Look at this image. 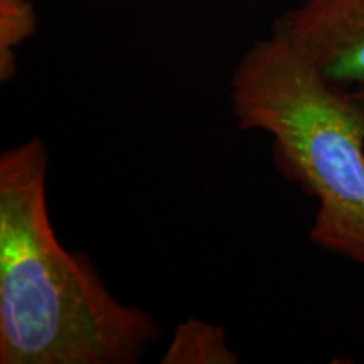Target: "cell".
I'll return each mask as SVG.
<instances>
[{"label": "cell", "instance_id": "5", "mask_svg": "<svg viewBox=\"0 0 364 364\" xmlns=\"http://www.w3.org/2000/svg\"><path fill=\"white\" fill-rule=\"evenodd\" d=\"M38 29L33 0H0V81L11 83L17 75V49Z\"/></svg>", "mask_w": 364, "mask_h": 364}, {"label": "cell", "instance_id": "6", "mask_svg": "<svg viewBox=\"0 0 364 364\" xmlns=\"http://www.w3.org/2000/svg\"><path fill=\"white\" fill-rule=\"evenodd\" d=\"M349 91H351V93L354 95V98H356L359 105H361V107L364 108V85L359 86V88H354V90H349Z\"/></svg>", "mask_w": 364, "mask_h": 364}, {"label": "cell", "instance_id": "7", "mask_svg": "<svg viewBox=\"0 0 364 364\" xmlns=\"http://www.w3.org/2000/svg\"><path fill=\"white\" fill-rule=\"evenodd\" d=\"M263 2H270V0H263Z\"/></svg>", "mask_w": 364, "mask_h": 364}, {"label": "cell", "instance_id": "2", "mask_svg": "<svg viewBox=\"0 0 364 364\" xmlns=\"http://www.w3.org/2000/svg\"><path fill=\"white\" fill-rule=\"evenodd\" d=\"M230 103L241 130L272 142L277 167L316 201L309 238L364 267V108L275 29L245 51Z\"/></svg>", "mask_w": 364, "mask_h": 364}, {"label": "cell", "instance_id": "3", "mask_svg": "<svg viewBox=\"0 0 364 364\" xmlns=\"http://www.w3.org/2000/svg\"><path fill=\"white\" fill-rule=\"evenodd\" d=\"M275 31L329 83L364 85V0H300Z\"/></svg>", "mask_w": 364, "mask_h": 364}, {"label": "cell", "instance_id": "1", "mask_svg": "<svg viewBox=\"0 0 364 364\" xmlns=\"http://www.w3.org/2000/svg\"><path fill=\"white\" fill-rule=\"evenodd\" d=\"M48 177L49 152L38 136L0 156V363H140L161 326L61 243Z\"/></svg>", "mask_w": 364, "mask_h": 364}, {"label": "cell", "instance_id": "4", "mask_svg": "<svg viewBox=\"0 0 364 364\" xmlns=\"http://www.w3.org/2000/svg\"><path fill=\"white\" fill-rule=\"evenodd\" d=\"M238 361L225 327L198 317H189L176 326L161 359L162 364H236Z\"/></svg>", "mask_w": 364, "mask_h": 364}]
</instances>
